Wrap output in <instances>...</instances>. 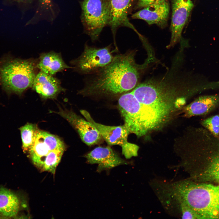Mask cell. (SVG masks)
Instances as JSON below:
<instances>
[{
    "label": "cell",
    "instance_id": "cell-1",
    "mask_svg": "<svg viewBox=\"0 0 219 219\" xmlns=\"http://www.w3.org/2000/svg\"><path fill=\"white\" fill-rule=\"evenodd\" d=\"M135 52L128 50L115 55L109 64L92 75L78 93L87 96L113 97L133 90L139 80L141 68L135 61Z\"/></svg>",
    "mask_w": 219,
    "mask_h": 219
},
{
    "label": "cell",
    "instance_id": "cell-2",
    "mask_svg": "<svg viewBox=\"0 0 219 219\" xmlns=\"http://www.w3.org/2000/svg\"><path fill=\"white\" fill-rule=\"evenodd\" d=\"M166 194L176 204L187 206L201 219H219V185L186 180L166 185Z\"/></svg>",
    "mask_w": 219,
    "mask_h": 219
},
{
    "label": "cell",
    "instance_id": "cell-3",
    "mask_svg": "<svg viewBox=\"0 0 219 219\" xmlns=\"http://www.w3.org/2000/svg\"><path fill=\"white\" fill-rule=\"evenodd\" d=\"M37 60L22 59L7 54L0 59V85L7 94L21 95L32 88L36 73Z\"/></svg>",
    "mask_w": 219,
    "mask_h": 219
},
{
    "label": "cell",
    "instance_id": "cell-4",
    "mask_svg": "<svg viewBox=\"0 0 219 219\" xmlns=\"http://www.w3.org/2000/svg\"><path fill=\"white\" fill-rule=\"evenodd\" d=\"M81 19L85 33L93 41L97 40L103 28L109 25L111 14L107 0H83L81 2Z\"/></svg>",
    "mask_w": 219,
    "mask_h": 219
},
{
    "label": "cell",
    "instance_id": "cell-5",
    "mask_svg": "<svg viewBox=\"0 0 219 219\" xmlns=\"http://www.w3.org/2000/svg\"><path fill=\"white\" fill-rule=\"evenodd\" d=\"M115 56L110 45L102 48L86 44L83 51L79 57L71 61L73 70L84 75L93 74L109 64Z\"/></svg>",
    "mask_w": 219,
    "mask_h": 219
},
{
    "label": "cell",
    "instance_id": "cell-6",
    "mask_svg": "<svg viewBox=\"0 0 219 219\" xmlns=\"http://www.w3.org/2000/svg\"><path fill=\"white\" fill-rule=\"evenodd\" d=\"M80 112L98 130L103 139L109 145H117L121 147L122 154L126 158L137 155L139 147L128 141V137L130 133L124 124L119 126L103 125L95 121L87 111L81 110Z\"/></svg>",
    "mask_w": 219,
    "mask_h": 219
},
{
    "label": "cell",
    "instance_id": "cell-7",
    "mask_svg": "<svg viewBox=\"0 0 219 219\" xmlns=\"http://www.w3.org/2000/svg\"><path fill=\"white\" fill-rule=\"evenodd\" d=\"M198 153L210 161V164L199 175L200 178L204 181L215 182L219 179V138L203 128L199 137Z\"/></svg>",
    "mask_w": 219,
    "mask_h": 219
},
{
    "label": "cell",
    "instance_id": "cell-8",
    "mask_svg": "<svg viewBox=\"0 0 219 219\" xmlns=\"http://www.w3.org/2000/svg\"><path fill=\"white\" fill-rule=\"evenodd\" d=\"M118 104L124 124L130 133L138 137L146 134L140 104L132 92L121 95Z\"/></svg>",
    "mask_w": 219,
    "mask_h": 219
},
{
    "label": "cell",
    "instance_id": "cell-9",
    "mask_svg": "<svg viewBox=\"0 0 219 219\" xmlns=\"http://www.w3.org/2000/svg\"><path fill=\"white\" fill-rule=\"evenodd\" d=\"M65 148L64 143L58 137L39 129L28 152L32 162L41 170L45 157L51 151Z\"/></svg>",
    "mask_w": 219,
    "mask_h": 219
},
{
    "label": "cell",
    "instance_id": "cell-10",
    "mask_svg": "<svg viewBox=\"0 0 219 219\" xmlns=\"http://www.w3.org/2000/svg\"><path fill=\"white\" fill-rule=\"evenodd\" d=\"M54 112L63 117L78 131L82 141L88 146L99 143L103 139L98 130L89 122L77 115L71 110L59 107Z\"/></svg>",
    "mask_w": 219,
    "mask_h": 219
},
{
    "label": "cell",
    "instance_id": "cell-11",
    "mask_svg": "<svg viewBox=\"0 0 219 219\" xmlns=\"http://www.w3.org/2000/svg\"><path fill=\"white\" fill-rule=\"evenodd\" d=\"M172 14L170 30L171 36L168 46H174L181 38L183 28L193 6L191 0H172Z\"/></svg>",
    "mask_w": 219,
    "mask_h": 219
},
{
    "label": "cell",
    "instance_id": "cell-12",
    "mask_svg": "<svg viewBox=\"0 0 219 219\" xmlns=\"http://www.w3.org/2000/svg\"><path fill=\"white\" fill-rule=\"evenodd\" d=\"M109 6L111 20L109 26L113 33L114 44L116 45L115 35L120 27L125 26L133 30L140 36L141 34L130 22L128 15L135 0H107Z\"/></svg>",
    "mask_w": 219,
    "mask_h": 219
},
{
    "label": "cell",
    "instance_id": "cell-13",
    "mask_svg": "<svg viewBox=\"0 0 219 219\" xmlns=\"http://www.w3.org/2000/svg\"><path fill=\"white\" fill-rule=\"evenodd\" d=\"M85 157L88 163L98 164L97 171L99 172L127 164L109 146L97 147Z\"/></svg>",
    "mask_w": 219,
    "mask_h": 219
},
{
    "label": "cell",
    "instance_id": "cell-14",
    "mask_svg": "<svg viewBox=\"0 0 219 219\" xmlns=\"http://www.w3.org/2000/svg\"><path fill=\"white\" fill-rule=\"evenodd\" d=\"M169 6L166 0L149 5L133 14V19H142L149 25L155 24L161 28L167 24Z\"/></svg>",
    "mask_w": 219,
    "mask_h": 219
},
{
    "label": "cell",
    "instance_id": "cell-15",
    "mask_svg": "<svg viewBox=\"0 0 219 219\" xmlns=\"http://www.w3.org/2000/svg\"><path fill=\"white\" fill-rule=\"evenodd\" d=\"M31 88L44 99H55L65 91L58 78L41 71L37 74Z\"/></svg>",
    "mask_w": 219,
    "mask_h": 219
},
{
    "label": "cell",
    "instance_id": "cell-16",
    "mask_svg": "<svg viewBox=\"0 0 219 219\" xmlns=\"http://www.w3.org/2000/svg\"><path fill=\"white\" fill-rule=\"evenodd\" d=\"M37 67L40 71L53 76L65 69L72 68L65 62L61 54L54 51L41 53L37 60Z\"/></svg>",
    "mask_w": 219,
    "mask_h": 219
},
{
    "label": "cell",
    "instance_id": "cell-17",
    "mask_svg": "<svg viewBox=\"0 0 219 219\" xmlns=\"http://www.w3.org/2000/svg\"><path fill=\"white\" fill-rule=\"evenodd\" d=\"M219 106V94L200 96L185 109L188 117L205 115Z\"/></svg>",
    "mask_w": 219,
    "mask_h": 219
},
{
    "label": "cell",
    "instance_id": "cell-18",
    "mask_svg": "<svg viewBox=\"0 0 219 219\" xmlns=\"http://www.w3.org/2000/svg\"><path fill=\"white\" fill-rule=\"evenodd\" d=\"M20 207V200L16 194L6 188H0V215L7 218L14 217Z\"/></svg>",
    "mask_w": 219,
    "mask_h": 219
},
{
    "label": "cell",
    "instance_id": "cell-19",
    "mask_svg": "<svg viewBox=\"0 0 219 219\" xmlns=\"http://www.w3.org/2000/svg\"><path fill=\"white\" fill-rule=\"evenodd\" d=\"M19 129L23 149L24 152H28L33 143L39 129L36 124L28 123Z\"/></svg>",
    "mask_w": 219,
    "mask_h": 219
},
{
    "label": "cell",
    "instance_id": "cell-20",
    "mask_svg": "<svg viewBox=\"0 0 219 219\" xmlns=\"http://www.w3.org/2000/svg\"><path fill=\"white\" fill-rule=\"evenodd\" d=\"M65 148H59L51 151L45 157L41 171H47L54 174Z\"/></svg>",
    "mask_w": 219,
    "mask_h": 219
},
{
    "label": "cell",
    "instance_id": "cell-21",
    "mask_svg": "<svg viewBox=\"0 0 219 219\" xmlns=\"http://www.w3.org/2000/svg\"><path fill=\"white\" fill-rule=\"evenodd\" d=\"M35 14L30 23L33 22L44 15L49 14L50 20L53 19L54 11L52 0H39Z\"/></svg>",
    "mask_w": 219,
    "mask_h": 219
},
{
    "label": "cell",
    "instance_id": "cell-22",
    "mask_svg": "<svg viewBox=\"0 0 219 219\" xmlns=\"http://www.w3.org/2000/svg\"><path fill=\"white\" fill-rule=\"evenodd\" d=\"M201 124L213 135L219 138V115L213 116L203 120Z\"/></svg>",
    "mask_w": 219,
    "mask_h": 219
},
{
    "label": "cell",
    "instance_id": "cell-23",
    "mask_svg": "<svg viewBox=\"0 0 219 219\" xmlns=\"http://www.w3.org/2000/svg\"><path fill=\"white\" fill-rule=\"evenodd\" d=\"M165 0H138L135 8H143L149 5L161 2Z\"/></svg>",
    "mask_w": 219,
    "mask_h": 219
},
{
    "label": "cell",
    "instance_id": "cell-24",
    "mask_svg": "<svg viewBox=\"0 0 219 219\" xmlns=\"http://www.w3.org/2000/svg\"><path fill=\"white\" fill-rule=\"evenodd\" d=\"M12 1L19 4H29L32 2L33 0H12Z\"/></svg>",
    "mask_w": 219,
    "mask_h": 219
},
{
    "label": "cell",
    "instance_id": "cell-25",
    "mask_svg": "<svg viewBox=\"0 0 219 219\" xmlns=\"http://www.w3.org/2000/svg\"><path fill=\"white\" fill-rule=\"evenodd\" d=\"M215 182L218 183V185H219V179L216 180Z\"/></svg>",
    "mask_w": 219,
    "mask_h": 219
}]
</instances>
